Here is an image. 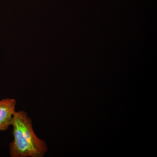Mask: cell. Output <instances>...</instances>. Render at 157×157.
Instances as JSON below:
<instances>
[{
	"instance_id": "cell-1",
	"label": "cell",
	"mask_w": 157,
	"mask_h": 157,
	"mask_svg": "<svg viewBox=\"0 0 157 157\" xmlns=\"http://www.w3.org/2000/svg\"><path fill=\"white\" fill-rule=\"evenodd\" d=\"M11 126L13 140L9 144L10 156H45L48 150L47 144L35 134L32 119L25 111H16Z\"/></svg>"
},
{
	"instance_id": "cell-2",
	"label": "cell",
	"mask_w": 157,
	"mask_h": 157,
	"mask_svg": "<svg viewBox=\"0 0 157 157\" xmlns=\"http://www.w3.org/2000/svg\"><path fill=\"white\" fill-rule=\"evenodd\" d=\"M17 101L14 98L0 100V132H4L11 126Z\"/></svg>"
}]
</instances>
